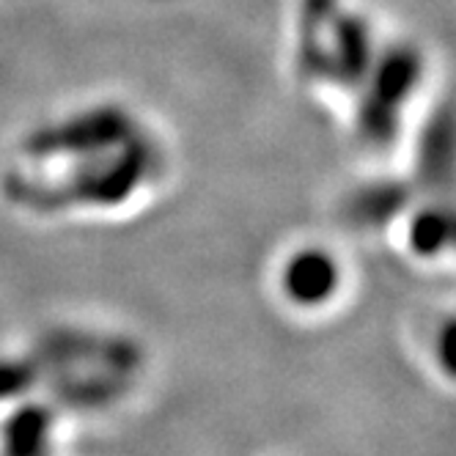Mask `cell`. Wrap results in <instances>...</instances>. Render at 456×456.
<instances>
[{"label": "cell", "mask_w": 456, "mask_h": 456, "mask_svg": "<svg viewBox=\"0 0 456 456\" xmlns=\"http://www.w3.org/2000/svg\"><path fill=\"white\" fill-rule=\"evenodd\" d=\"M286 295L300 305H319L338 286V267L322 250H303L286 265L283 273Z\"/></svg>", "instance_id": "1"}]
</instances>
